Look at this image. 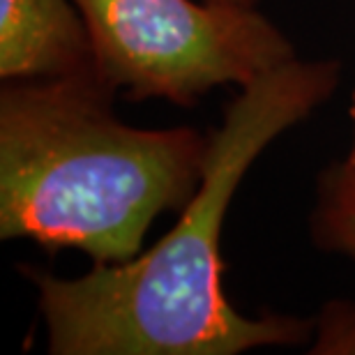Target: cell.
<instances>
[{
  "label": "cell",
  "instance_id": "4",
  "mask_svg": "<svg viewBox=\"0 0 355 355\" xmlns=\"http://www.w3.org/2000/svg\"><path fill=\"white\" fill-rule=\"evenodd\" d=\"M92 49L74 0H0V79L88 76Z\"/></svg>",
  "mask_w": 355,
  "mask_h": 355
},
{
  "label": "cell",
  "instance_id": "3",
  "mask_svg": "<svg viewBox=\"0 0 355 355\" xmlns=\"http://www.w3.org/2000/svg\"><path fill=\"white\" fill-rule=\"evenodd\" d=\"M92 69L111 92L194 106L219 86L245 88L293 60L288 37L254 5L194 0H74Z\"/></svg>",
  "mask_w": 355,
  "mask_h": 355
},
{
  "label": "cell",
  "instance_id": "6",
  "mask_svg": "<svg viewBox=\"0 0 355 355\" xmlns=\"http://www.w3.org/2000/svg\"><path fill=\"white\" fill-rule=\"evenodd\" d=\"M311 353H355V307H328L321 318L318 342Z\"/></svg>",
  "mask_w": 355,
  "mask_h": 355
},
{
  "label": "cell",
  "instance_id": "1",
  "mask_svg": "<svg viewBox=\"0 0 355 355\" xmlns=\"http://www.w3.org/2000/svg\"><path fill=\"white\" fill-rule=\"evenodd\" d=\"M335 60H288L240 88L210 134L203 178L180 219L150 252L95 266L74 279L26 268L40 293L53 355H238L295 346L309 323L245 316L222 288L219 240L233 194L282 132L318 109L339 83Z\"/></svg>",
  "mask_w": 355,
  "mask_h": 355
},
{
  "label": "cell",
  "instance_id": "2",
  "mask_svg": "<svg viewBox=\"0 0 355 355\" xmlns=\"http://www.w3.org/2000/svg\"><path fill=\"white\" fill-rule=\"evenodd\" d=\"M111 97L95 74L5 81L0 238L72 247L95 266L127 263L153 219L194 196L210 134L125 125Z\"/></svg>",
  "mask_w": 355,
  "mask_h": 355
},
{
  "label": "cell",
  "instance_id": "8",
  "mask_svg": "<svg viewBox=\"0 0 355 355\" xmlns=\"http://www.w3.org/2000/svg\"><path fill=\"white\" fill-rule=\"evenodd\" d=\"M210 3H229V5H254V0H210Z\"/></svg>",
  "mask_w": 355,
  "mask_h": 355
},
{
  "label": "cell",
  "instance_id": "7",
  "mask_svg": "<svg viewBox=\"0 0 355 355\" xmlns=\"http://www.w3.org/2000/svg\"><path fill=\"white\" fill-rule=\"evenodd\" d=\"M351 120H353V150L349 157L355 162V90H353V97H351Z\"/></svg>",
  "mask_w": 355,
  "mask_h": 355
},
{
  "label": "cell",
  "instance_id": "5",
  "mask_svg": "<svg viewBox=\"0 0 355 355\" xmlns=\"http://www.w3.org/2000/svg\"><path fill=\"white\" fill-rule=\"evenodd\" d=\"M311 229L321 247L355 261V162L351 157L323 173Z\"/></svg>",
  "mask_w": 355,
  "mask_h": 355
}]
</instances>
